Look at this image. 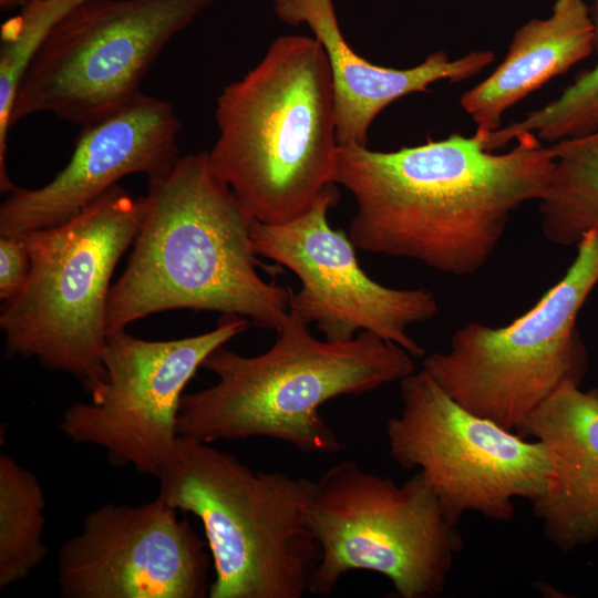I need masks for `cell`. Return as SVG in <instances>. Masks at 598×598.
Wrapping results in <instances>:
<instances>
[{
  "label": "cell",
  "instance_id": "cell-1",
  "mask_svg": "<svg viewBox=\"0 0 598 598\" xmlns=\"http://www.w3.org/2000/svg\"><path fill=\"white\" fill-rule=\"evenodd\" d=\"M508 152L477 133L380 152L338 146L333 183L353 196L348 236L355 249L419 261L442 274L478 271L514 210L546 193L553 150L534 133Z\"/></svg>",
  "mask_w": 598,
  "mask_h": 598
},
{
  "label": "cell",
  "instance_id": "cell-2",
  "mask_svg": "<svg viewBox=\"0 0 598 598\" xmlns=\"http://www.w3.org/2000/svg\"><path fill=\"white\" fill-rule=\"evenodd\" d=\"M146 210L127 265L111 286L106 334L152 313L192 309L239 316L278 331L292 292L258 272L251 228L208 152L179 156L148 181Z\"/></svg>",
  "mask_w": 598,
  "mask_h": 598
},
{
  "label": "cell",
  "instance_id": "cell-3",
  "mask_svg": "<svg viewBox=\"0 0 598 598\" xmlns=\"http://www.w3.org/2000/svg\"><path fill=\"white\" fill-rule=\"evenodd\" d=\"M276 332L261 354L246 357L220 346L207 355L202 367L218 381L183 395L178 436L207 443L268 437L305 453L334 454L343 444L319 408L415 371L408 351L368 331L348 341L319 340L289 312Z\"/></svg>",
  "mask_w": 598,
  "mask_h": 598
},
{
  "label": "cell",
  "instance_id": "cell-4",
  "mask_svg": "<svg viewBox=\"0 0 598 598\" xmlns=\"http://www.w3.org/2000/svg\"><path fill=\"white\" fill-rule=\"evenodd\" d=\"M215 118L210 163L254 220H292L334 184L332 82L316 38H277L258 64L223 89Z\"/></svg>",
  "mask_w": 598,
  "mask_h": 598
},
{
  "label": "cell",
  "instance_id": "cell-5",
  "mask_svg": "<svg viewBox=\"0 0 598 598\" xmlns=\"http://www.w3.org/2000/svg\"><path fill=\"white\" fill-rule=\"evenodd\" d=\"M158 496L203 525L209 598H300L320 549L306 520L313 481L255 471L234 455L178 436Z\"/></svg>",
  "mask_w": 598,
  "mask_h": 598
},
{
  "label": "cell",
  "instance_id": "cell-6",
  "mask_svg": "<svg viewBox=\"0 0 598 598\" xmlns=\"http://www.w3.org/2000/svg\"><path fill=\"white\" fill-rule=\"evenodd\" d=\"M145 210V196L114 185L70 219L20 234L31 268L24 287L1 308L9 354L69 373L90 393L104 383L111 277Z\"/></svg>",
  "mask_w": 598,
  "mask_h": 598
},
{
  "label": "cell",
  "instance_id": "cell-7",
  "mask_svg": "<svg viewBox=\"0 0 598 598\" xmlns=\"http://www.w3.org/2000/svg\"><path fill=\"white\" fill-rule=\"evenodd\" d=\"M306 520L320 549L308 592L327 596L351 570L386 577L402 598L441 595L463 537L424 476L403 484L346 460L317 481Z\"/></svg>",
  "mask_w": 598,
  "mask_h": 598
},
{
  "label": "cell",
  "instance_id": "cell-8",
  "mask_svg": "<svg viewBox=\"0 0 598 598\" xmlns=\"http://www.w3.org/2000/svg\"><path fill=\"white\" fill-rule=\"evenodd\" d=\"M575 246L563 278L528 311L504 327L467 323L446 351L423 360L422 369L470 412L515 432L564 383H581L587 360L576 323L598 283V230Z\"/></svg>",
  "mask_w": 598,
  "mask_h": 598
},
{
  "label": "cell",
  "instance_id": "cell-9",
  "mask_svg": "<svg viewBox=\"0 0 598 598\" xmlns=\"http://www.w3.org/2000/svg\"><path fill=\"white\" fill-rule=\"evenodd\" d=\"M216 0H82L51 29L19 86L11 125L52 113L91 123L141 92L164 47Z\"/></svg>",
  "mask_w": 598,
  "mask_h": 598
},
{
  "label": "cell",
  "instance_id": "cell-10",
  "mask_svg": "<svg viewBox=\"0 0 598 598\" xmlns=\"http://www.w3.org/2000/svg\"><path fill=\"white\" fill-rule=\"evenodd\" d=\"M400 388L401 410L386 423L390 455L424 476L453 523L467 512L509 522L515 498L545 491L551 461L542 442L470 412L423 369Z\"/></svg>",
  "mask_w": 598,
  "mask_h": 598
},
{
  "label": "cell",
  "instance_id": "cell-11",
  "mask_svg": "<svg viewBox=\"0 0 598 598\" xmlns=\"http://www.w3.org/2000/svg\"><path fill=\"white\" fill-rule=\"evenodd\" d=\"M249 320L223 316L208 332L167 341L107 334L106 372L91 402L70 405L60 429L71 441L104 448L116 466L158 476L178 439L183 390L215 349L244 332Z\"/></svg>",
  "mask_w": 598,
  "mask_h": 598
},
{
  "label": "cell",
  "instance_id": "cell-12",
  "mask_svg": "<svg viewBox=\"0 0 598 598\" xmlns=\"http://www.w3.org/2000/svg\"><path fill=\"white\" fill-rule=\"evenodd\" d=\"M338 199L336 184H331L292 220L272 225L254 220L257 255L297 276L301 289L292 293L289 312L307 324L316 323L324 340L348 341L368 331L412 357L424 355L409 329L435 317L434 293L424 288H390L370 278L360 267L348 234L329 225L328 212Z\"/></svg>",
  "mask_w": 598,
  "mask_h": 598
},
{
  "label": "cell",
  "instance_id": "cell-13",
  "mask_svg": "<svg viewBox=\"0 0 598 598\" xmlns=\"http://www.w3.org/2000/svg\"><path fill=\"white\" fill-rule=\"evenodd\" d=\"M177 509L159 496L142 505L109 503L84 518L58 555L65 598H204L212 557Z\"/></svg>",
  "mask_w": 598,
  "mask_h": 598
},
{
  "label": "cell",
  "instance_id": "cell-14",
  "mask_svg": "<svg viewBox=\"0 0 598 598\" xmlns=\"http://www.w3.org/2000/svg\"><path fill=\"white\" fill-rule=\"evenodd\" d=\"M179 130L174 107L143 93L83 125L69 163L51 182L8 194L0 206V235L59 225L124 176L164 177L179 157Z\"/></svg>",
  "mask_w": 598,
  "mask_h": 598
},
{
  "label": "cell",
  "instance_id": "cell-15",
  "mask_svg": "<svg viewBox=\"0 0 598 598\" xmlns=\"http://www.w3.org/2000/svg\"><path fill=\"white\" fill-rule=\"evenodd\" d=\"M515 432L549 453L547 487L532 502L546 538L563 551L598 540V389L564 383Z\"/></svg>",
  "mask_w": 598,
  "mask_h": 598
},
{
  "label": "cell",
  "instance_id": "cell-16",
  "mask_svg": "<svg viewBox=\"0 0 598 598\" xmlns=\"http://www.w3.org/2000/svg\"><path fill=\"white\" fill-rule=\"evenodd\" d=\"M299 17L327 54L338 146L365 147L371 123L389 104L412 93H426L437 81L471 79L495 59L491 50H474L456 59L436 51L412 68L382 66L357 54L348 44L332 0H306Z\"/></svg>",
  "mask_w": 598,
  "mask_h": 598
},
{
  "label": "cell",
  "instance_id": "cell-17",
  "mask_svg": "<svg viewBox=\"0 0 598 598\" xmlns=\"http://www.w3.org/2000/svg\"><path fill=\"white\" fill-rule=\"evenodd\" d=\"M596 49L589 6L584 0H555L548 17L530 19L515 31L503 61L461 96V106L476 132L496 131L509 107Z\"/></svg>",
  "mask_w": 598,
  "mask_h": 598
},
{
  "label": "cell",
  "instance_id": "cell-18",
  "mask_svg": "<svg viewBox=\"0 0 598 598\" xmlns=\"http://www.w3.org/2000/svg\"><path fill=\"white\" fill-rule=\"evenodd\" d=\"M555 165L538 200L543 233L559 246L598 230V127L550 145Z\"/></svg>",
  "mask_w": 598,
  "mask_h": 598
},
{
  "label": "cell",
  "instance_id": "cell-19",
  "mask_svg": "<svg viewBox=\"0 0 598 598\" xmlns=\"http://www.w3.org/2000/svg\"><path fill=\"white\" fill-rule=\"evenodd\" d=\"M44 494L34 473L0 455V588L30 576L44 560Z\"/></svg>",
  "mask_w": 598,
  "mask_h": 598
},
{
  "label": "cell",
  "instance_id": "cell-20",
  "mask_svg": "<svg viewBox=\"0 0 598 598\" xmlns=\"http://www.w3.org/2000/svg\"><path fill=\"white\" fill-rule=\"evenodd\" d=\"M82 0H34L0 30V189L9 194L17 186L7 171V140L11 113L21 81L40 45L74 4Z\"/></svg>",
  "mask_w": 598,
  "mask_h": 598
},
{
  "label": "cell",
  "instance_id": "cell-21",
  "mask_svg": "<svg viewBox=\"0 0 598 598\" xmlns=\"http://www.w3.org/2000/svg\"><path fill=\"white\" fill-rule=\"evenodd\" d=\"M598 47V0L589 6ZM598 127V63L581 71L553 101L528 112L523 118L478 135L487 151L507 145L524 133H534L550 143L578 136Z\"/></svg>",
  "mask_w": 598,
  "mask_h": 598
},
{
  "label": "cell",
  "instance_id": "cell-22",
  "mask_svg": "<svg viewBox=\"0 0 598 598\" xmlns=\"http://www.w3.org/2000/svg\"><path fill=\"white\" fill-rule=\"evenodd\" d=\"M0 298L16 297L24 287L31 268V257L21 235H0Z\"/></svg>",
  "mask_w": 598,
  "mask_h": 598
},
{
  "label": "cell",
  "instance_id": "cell-23",
  "mask_svg": "<svg viewBox=\"0 0 598 598\" xmlns=\"http://www.w3.org/2000/svg\"><path fill=\"white\" fill-rule=\"evenodd\" d=\"M306 0H272L274 9L278 18L291 25H298L300 23V9Z\"/></svg>",
  "mask_w": 598,
  "mask_h": 598
},
{
  "label": "cell",
  "instance_id": "cell-24",
  "mask_svg": "<svg viewBox=\"0 0 598 598\" xmlns=\"http://www.w3.org/2000/svg\"><path fill=\"white\" fill-rule=\"evenodd\" d=\"M34 0H0V8L3 11L22 9Z\"/></svg>",
  "mask_w": 598,
  "mask_h": 598
}]
</instances>
